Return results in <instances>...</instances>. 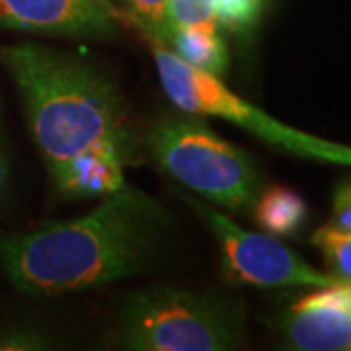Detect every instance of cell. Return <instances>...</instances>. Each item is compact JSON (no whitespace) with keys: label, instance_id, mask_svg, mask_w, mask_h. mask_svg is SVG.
I'll return each mask as SVG.
<instances>
[{"label":"cell","instance_id":"obj_8","mask_svg":"<svg viewBox=\"0 0 351 351\" xmlns=\"http://www.w3.org/2000/svg\"><path fill=\"white\" fill-rule=\"evenodd\" d=\"M121 154L110 149H98L76 156L57 184L66 193L75 195H110L125 186Z\"/></svg>","mask_w":351,"mask_h":351},{"label":"cell","instance_id":"obj_5","mask_svg":"<svg viewBox=\"0 0 351 351\" xmlns=\"http://www.w3.org/2000/svg\"><path fill=\"white\" fill-rule=\"evenodd\" d=\"M221 244L225 271L240 283L258 287H328L332 277L314 269L301 256L269 234L244 230L211 207L197 205Z\"/></svg>","mask_w":351,"mask_h":351},{"label":"cell","instance_id":"obj_12","mask_svg":"<svg viewBox=\"0 0 351 351\" xmlns=\"http://www.w3.org/2000/svg\"><path fill=\"white\" fill-rule=\"evenodd\" d=\"M263 0H215L217 25L230 34H248L258 24Z\"/></svg>","mask_w":351,"mask_h":351},{"label":"cell","instance_id":"obj_17","mask_svg":"<svg viewBox=\"0 0 351 351\" xmlns=\"http://www.w3.org/2000/svg\"><path fill=\"white\" fill-rule=\"evenodd\" d=\"M346 164H350L351 166V149L348 147V152H346Z\"/></svg>","mask_w":351,"mask_h":351},{"label":"cell","instance_id":"obj_4","mask_svg":"<svg viewBox=\"0 0 351 351\" xmlns=\"http://www.w3.org/2000/svg\"><path fill=\"white\" fill-rule=\"evenodd\" d=\"M147 145L180 184L226 209L242 211L258 199L260 174L250 156L197 119H160L151 127Z\"/></svg>","mask_w":351,"mask_h":351},{"label":"cell","instance_id":"obj_16","mask_svg":"<svg viewBox=\"0 0 351 351\" xmlns=\"http://www.w3.org/2000/svg\"><path fill=\"white\" fill-rule=\"evenodd\" d=\"M38 336L27 334L24 330L0 334V350H32L38 348Z\"/></svg>","mask_w":351,"mask_h":351},{"label":"cell","instance_id":"obj_3","mask_svg":"<svg viewBox=\"0 0 351 351\" xmlns=\"http://www.w3.org/2000/svg\"><path fill=\"white\" fill-rule=\"evenodd\" d=\"M242 334L239 302L213 293L154 287L127 301L117 341L138 351H226L239 348Z\"/></svg>","mask_w":351,"mask_h":351},{"label":"cell","instance_id":"obj_13","mask_svg":"<svg viewBox=\"0 0 351 351\" xmlns=\"http://www.w3.org/2000/svg\"><path fill=\"white\" fill-rule=\"evenodd\" d=\"M180 27L217 29L215 0H170L168 2V34Z\"/></svg>","mask_w":351,"mask_h":351},{"label":"cell","instance_id":"obj_10","mask_svg":"<svg viewBox=\"0 0 351 351\" xmlns=\"http://www.w3.org/2000/svg\"><path fill=\"white\" fill-rule=\"evenodd\" d=\"M166 39L174 45L176 55L180 59L205 73L219 76L228 66V51L217 29L180 27V29H172Z\"/></svg>","mask_w":351,"mask_h":351},{"label":"cell","instance_id":"obj_14","mask_svg":"<svg viewBox=\"0 0 351 351\" xmlns=\"http://www.w3.org/2000/svg\"><path fill=\"white\" fill-rule=\"evenodd\" d=\"M138 25L158 39L168 38V2L170 0H123Z\"/></svg>","mask_w":351,"mask_h":351},{"label":"cell","instance_id":"obj_11","mask_svg":"<svg viewBox=\"0 0 351 351\" xmlns=\"http://www.w3.org/2000/svg\"><path fill=\"white\" fill-rule=\"evenodd\" d=\"M313 244L324 258L334 283H351V232L324 225L314 232Z\"/></svg>","mask_w":351,"mask_h":351},{"label":"cell","instance_id":"obj_9","mask_svg":"<svg viewBox=\"0 0 351 351\" xmlns=\"http://www.w3.org/2000/svg\"><path fill=\"white\" fill-rule=\"evenodd\" d=\"M308 217V207L299 193L283 186L267 188L256 199V221L276 237H293Z\"/></svg>","mask_w":351,"mask_h":351},{"label":"cell","instance_id":"obj_18","mask_svg":"<svg viewBox=\"0 0 351 351\" xmlns=\"http://www.w3.org/2000/svg\"><path fill=\"white\" fill-rule=\"evenodd\" d=\"M0 182H2V170H0Z\"/></svg>","mask_w":351,"mask_h":351},{"label":"cell","instance_id":"obj_7","mask_svg":"<svg viewBox=\"0 0 351 351\" xmlns=\"http://www.w3.org/2000/svg\"><path fill=\"white\" fill-rule=\"evenodd\" d=\"M283 330L291 348L351 351V283H334L297 301Z\"/></svg>","mask_w":351,"mask_h":351},{"label":"cell","instance_id":"obj_15","mask_svg":"<svg viewBox=\"0 0 351 351\" xmlns=\"http://www.w3.org/2000/svg\"><path fill=\"white\" fill-rule=\"evenodd\" d=\"M328 225L351 232V182L339 186L336 191L334 207H332V221Z\"/></svg>","mask_w":351,"mask_h":351},{"label":"cell","instance_id":"obj_1","mask_svg":"<svg viewBox=\"0 0 351 351\" xmlns=\"http://www.w3.org/2000/svg\"><path fill=\"white\" fill-rule=\"evenodd\" d=\"M162 205L123 186L92 213L0 240V263L27 295H59L143 271L166 234Z\"/></svg>","mask_w":351,"mask_h":351},{"label":"cell","instance_id":"obj_2","mask_svg":"<svg viewBox=\"0 0 351 351\" xmlns=\"http://www.w3.org/2000/svg\"><path fill=\"white\" fill-rule=\"evenodd\" d=\"M22 92L27 123L59 184L76 156L110 149L133 156V133L121 98L96 66L38 43L0 53Z\"/></svg>","mask_w":351,"mask_h":351},{"label":"cell","instance_id":"obj_6","mask_svg":"<svg viewBox=\"0 0 351 351\" xmlns=\"http://www.w3.org/2000/svg\"><path fill=\"white\" fill-rule=\"evenodd\" d=\"M0 25L47 34L100 38L115 32L108 0H0Z\"/></svg>","mask_w":351,"mask_h":351}]
</instances>
